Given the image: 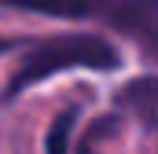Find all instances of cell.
I'll use <instances>...</instances> for the list:
<instances>
[{
    "label": "cell",
    "mask_w": 158,
    "mask_h": 154,
    "mask_svg": "<svg viewBox=\"0 0 158 154\" xmlns=\"http://www.w3.org/2000/svg\"><path fill=\"white\" fill-rule=\"evenodd\" d=\"M121 66V51L99 33H55V37H40L30 40L22 48V59L15 63V70L4 84V103L19 99L26 88H33L48 77L63 74V70H99V74H110Z\"/></svg>",
    "instance_id": "6da1fadb"
},
{
    "label": "cell",
    "mask_w": 158,
    "mask_h": 154,
    "mask_svg": "<svg viewBox=\"0 0 158 154\" xmlns=\"http://www.w3.org/2000/svg\"><path fill=\"white\" fill-rule=\"evenodd\" d=\"M107 22L158 59V0H121Z\"/></svg>",
    "instance_id": "7a4b0ae2"
},
{
    "label": "cell",
    "mask_w": 158,
    "mask_h": 154,
    "mask_svg": "<svg viewBox=\"0 0 158 154\" xmlns=\"http://www.w3.org/2000/svg\"><path fill=\"white\" fill-rule=\"evenodd\" d=\"M114 114H129L143 128H158V74H140L125 81L114 95Z\"/></svg>",
    "instance_id": "3957f363"
},
{
    "label": "cell",
    "mask_w": 158,
    "mask_h": 154,
    "mask_svg": "<svg viewBox=\"0 0 158 154\" xmlns=\"http://www.w3.org/2000/svg\"><path fill=\"white\" fill-rule=\"evenodd\" d=\"M77 117H81L77 103L63 107L59 114L52 117V125H48V132H44V154H70V132H74Z\"/></svg>",
    "instance_id": "277c9868"
},
{
    "label": "cell",
    "mask_w": 158,
    "mask_h": 154,
    "mask_svg": "<svg viewBox=\"0 0 158 154\" xmlns=\"http://www.w3.org/2000/svg\"><path fill=\"white\" fill-rule=\"evenodd\" d=\"M118 117H121V114H103V117H96V121L81 132L77 154H99V143H103V140H107V132L118 125Z\"/></svg>",
    "instance_id": "5b68a950"
},
{
    "label": "cell",
    "mask_w": 158,
    "mask_h": 154,
    "mask_svg": "<svg viewBox=\"0 0 158 154\" xmlns=\"http://www.w3.org/2000/svg\"><path fill=\"white\" fill-rule=\"evenodd\" d=\"M0 7L40 11V15H66V18H74V4H70V0H0Z\"/></svg>",
    "instance_id": "8992f818"
},
{
    "label": "cell",
    "mask_w": 158,
    "mask_h": 154,
    "mask_svg": "<svg viewBox=\"0 0 158 154\" xmlns=\"http://www.w3.org/2000/svg\"><path fill=\"white\" fill-rule=\"evenodd\" d=\"M70 4H74V18H85V15H103L107 18L121 0H70Z\"/></svg>",
    "instance_id": "52a82bcc"
},
{
    "label": "cell",
    "mask_w": 158,
    "mask_h": 154,
    "mask_svg": "<svg viewBox=\"0 0 158 154\" xmlns=\"http://www.w3.org/2000/svg\"><path fill=\"white\" fill-rule=\"evenodd\" d=\"M11 48H19V40H11V37H0V55H7Z\"/></svg>",
    "instance_id": "ba28073f"
}]
</instances>
